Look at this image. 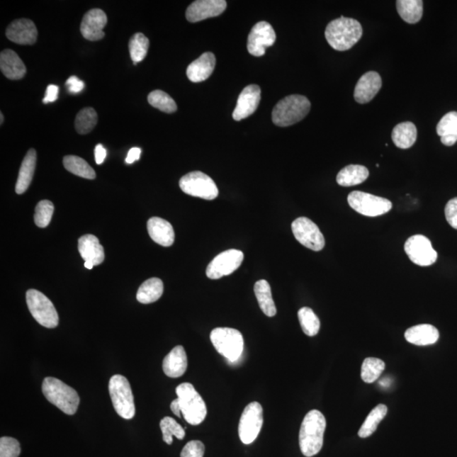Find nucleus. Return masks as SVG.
Wrapping results in <instances>:
<instances>
[{
    "instance_id": "f257e3e1",
    "label": "nucleus",
    "mask_w": 457,
    "mask_h": 457,
    "mask_svg": "<svg viewBox=\"0 0 457 457\" xmlns=\"http://www.w3.org/2000/svg\"><path fill=\"white\" fill-rule=\"evenodd\" d=\"M363 33L362 25L359 21L341 16L328 24L325 38L334 50L346 51L359 43Z\"/></svg>"
},
{
    "instance_id": "f03ea898",
    "label": "nucleus",
    "mask_w": 457,
    "mask_h": 457,
    "mask_svg": "<svg viewBox=\"0 0 457 457\" xmlns=\"http://www.w3.org/2000/svg\"><path fill=\"white\" fill-rule=\"evenodd\" d=\"M325 429L326 419L323 413L312 410L305 416L299 434V445L305 456H315L321 451Z\"/></svg>"
},
{
    "instance_id": "7ed1b4c3",
    "label": "nucleus",
    "mask_w": 457,
    "mask_h": 457,
    "mask_svg": "<svg viewBox=\"0 0 457 457\" xmlns=\"http://www.w3.org/2000/svg\"><path fill=\"white\" fill-rule=\"evenodd\" d=\"M311 103L303 95H290L274 106L272 113L273 124L281 128L293 125L303 120L310 111Z\"/></svg>"
},
{
    "instance_id": "20e7f679",
    "label": "nucleus",
    "mask_w": 457,
    "mask_h": 457,
    "mask_svg": "<svg viewBox=\"0 0 457 457\" xmlns=\"http://www.w3.org/2000/svg\"><path fill=\"white\" fill-rule=\"evenodd\" d=\"M43 393L49 402L67 415H74L80 404V397L71 386L58 378L47 377L43 383Z\"/></svg>"
},
{
    "instance_id": "39448f33",
    "label": "nucleus",
    "mask_w": 457,
    "mask_h": 457,
    "mask_svg": "<svg viewBox=\"0 0 457 457\" xmlns=\"http://www.w3.org/2000/svg\"><path fill=\"white\" fill-rule=\"evenodd\" d=\"M181 411L185 420L191 425L202 424L207 416L206 404L194 386L183 383L176 389Z\"/></svg>"
},
{
    "instance_id": "423d86ee",
    "label": "nucleus",
    "mask_w": 457,
    "mask_h": 457,
    "mask_svg": "<svg viewBox=\"0 0 457 457\" xmlns=\"http://www.w3.org/2000/svg\"><path fill=\"white\" fill-rule=\"evenodd\" d=\"M108 390L117 414L124 419H132L136 413V407H135L132 390L128 378L120 374H115L111 378Z\"/></svg>"
},
{
    "instance_id": "0eeeda50",
    "label": "nucleus",
    "mask_w": 457,
    "mask_h": 457,
    "mask_svg": "<svg viewBox=\"0 0 457 457\" xmlns=\"http://www.w3.org/2000/svg\"><path fill=\"white\" fill-rule=\"evenodd\" d=\"M210 339L216 351L230 363L241 358L244 339L239 330L232 328H216L212 330Z\"/></svg>"
},
{
    "instance_id": "6e6552de",
    "label": "nucleus",
    "mask_w": 457,
    "mask_h": 457,
    "mask_svg": "<svg viewBox=\"0 0 457 457\" xmlns=\"http://www.w3.org/2000/svg\"><path fill=\"white\" fill-rule=\"evenodd\" d=\"M28 307L35 320L43 327L54 329L59 325V315L53 303L45 294L37 290L27 291Z\"/></svg>"
},
{
    "instance_id": "1a4fd4ad",
    "label": "nucleus",
    "mask_w": 457,
    "mask_h": 457,
    "mask_svg": "<svg viewBox=\"0 0 457 457\" xmlns=\"http://www.w3.org/2000/svg\"><path fill=\"white\" fill-rule=\"evenodd\" d=\"M347 201L355 211L368 217L385 215L393 208V203L390 200L359 191H352L348 195Z\"/></svg>"
},
{
    "instance_id": "9d476101",
    "label": "nucleus",
    "mask_w": 457,
    "mask_h": 457,
    "mask_svg": "<svg viewBox=\"0 0 457 457\" xmlns=\"http://www.w3.org/2000/svg\"><path fill=\"white\" fill-rule=\"evenodd\" d=\"M181 189L187 195L205 200H213L219 195V190L210 176L201 171L186 174L180 180Z\"/></svg>"
},
{
    "instance_id": "9b49d317",
    "label": "nucleus",
    "mask_w": 457,
    "mask_h": 457,
    "mask_svg": "<svg viewBox=\"0 0 457 457\" xmlns=\"http://www.w3.org/2000/svg\"><path fill=\"white\" fill-rule=\"evenodd\" d=\"M264 424L263 407L259 402L248 404L242 412L239 424V437L245 445H249L259 436Z\"/></svg>"
},
{
    "instance_id": "f8f14e48",
    "label": "nucleus",
    "mask_w": 457,
    "mask_h": 457,
    "mask_svg": "<svg viewBox=\"0 0 457 457\" xmlns=\"http://www.w3.org/2000/svg\"><path fill=\"white\" fill-rule=\"evenodd\" d=\"M294 237L304 247L312 251L319 252L325 245L324 235L311 220L300 217L291 224Z\"/></svg>"
},
{
    "instance_id": "ddd939ff",
    "label": "nucleus",
    "mask_w": 457,
    "mask_h": 457,
    "mask_svg": "<svg viewBox=\"0 0 457 457\" xmlns=\"http://www.w3.org/2000/svg\"><path fill=\"white\" fill-rule=\"evenodd\" d=\"M405 252L412 263L422 267L430 266L436 262L438 254L429 238L415 235L405 243Z\"/></svg>"
},
{
    "instance_id": "4468645a",
    "label": "nucleus",
    "mask_w": 457,
    "mask_h": 457,
    "mask_svg": "<svg viewBox=\"0 0 457 457\" xmlns=\"http://www.w3.org/2000/svg\"><path fill=\"white\" fill-rule=\"evenodd\" d=\"M244 259L243 252L240 250L230 249L221 252L212 260L207 268V276L211 280H218L230 276L241 266Z\"/></svg>"
},
{
    "instance_id": "2eb2a0df",
    "label": "nucleus",
    "mask_w": 457,
    "mask_h": 457,
    "mask_svg": "<svg viewBox=\"0 0 457 457\" xmlns=\"http://www.w3.org/2000/svg\"><path fill=\"white\" fill-rule=\"evenodd\" d=\"M276 41V34L271 24L260 21L252 28L247 39V50L255 57L265 55L266 47H271Z\"/></svg>"
},
{
    "instance_id": "dca6fc26",
    "label": "nucleus",
    "mask_w": 457,
    "mask_h": 457,
    "mask_svg": "<svg viewBox=\"0 0 457 457\" xmlns=\"http://www.w3.org/2000/svg\"><path fill=\"white\" fill-rule=\"evenodd\" d=\"M227 3L225 0H198L187 8L186 16L190 23H198L211 17L220 16L225 11Z\"/></svg>"
},
{
    "instance_id": "f3484780",
    "label": "nucleus",
    "mask_w": 457,
    "mask_h": 457,
    "mask_svg": "<svg viewBox=\"0 0 457 457\" xmlns=\"http://www.w3.org/2000/svg\"><path fill=\"white\" fill-rule=\"evenodd\" d=\"M261 100V89L258 85L246 86L239 95L237 107L233 112V119L240 121L247 118L256 111Z\"/></svg>"
},
{
    "instance_id": "a211bd4d",
    "label": "nucleus",
    "mask_w": 457,
    "mask_h": 457,
    "mask_svg": "<svg viewBox=\"0 0 457 457\" xmlns=\"http://www.w3.org/2000/svg\"><path fill=\"white\" fill-rule=\"evenodd\" d=\"M106 12L100 9H94L86 13L81 24L82 36L89 41H98L104 37L103 28L107 25Z\"/></svg>"
},
{
    "instance_id": "6ab92c4d",
    "label": "nucleus",
    "mask_w": 457,
    "mask_h": 457,
    "mask_svg": "<svg viewBox=\"0 0 457 457\" xmlns=\"http://www.w3.org/2000/svg\"><path fill=\"white\" fill-rule=\"evenodd\" d=\"M6 37L17 45H33L37 41L38 30L33 21L19 19L9 26Z\"/></svg>"
},
{
    "instance_id": "aec40b11",
    "label": "nucleus",
    "mask_w": 457,
    "mask_h": 457,
    "mask_svg": "<svg viewBox=\"0 0 457 457\" xmlns=\"http://www.w3.org/2000/svg\"><path fill=\"white\" fill-rule=\"evenodd\" d=\"M382 79L376 72H368L361 77L354 91V98L361 104L372 101L381 89Z\"/></svg>"
},
{
    "instance_id": "412c9836",
    "label": "nucleus",
    "mask_w": 457,
    "mask_h": 457,
    "mask_svg": "<svg viewBox=\"0 0 457 457\" xmlns=\"http://www.w3.org/2000/svg\"><path fill=\"white\" fill-rule=\"evenodd\" d=\"M215 55L206 52L189 64L186 69V76L191 81L196 84L205 81L215 71Z\"/></svg>"
},
{
    "instance_id": "4be33fe9",
    "label": "nucleus",
    "mask_w": 457,
    "mask_h": 457,
    "mask_svg": "<svg viewBox=\"0 0 457 457\" xmlns=\"http://www.w3.org/2000/svg\"><path fill=\"white\" fill-rule=\"evenodd\" d=\"M147 232L152 240L163 247H171L175 242V232L169 222L159 217L147 221Z\"/></svg>"
},
{
    "instance_id": "5701e85b",
    "label": "nucleus",
    "mask_w": 457,
    "mask_h": 457,
    "mask_svg": "<svg viewBox=\"0 0 457 457\" xmlns=\"http://www.w3.org/2000/svg\"><path fill=\"white\" fill-rule=\"evenodd\" d=\"M78 250L85 262H90L97 266L103 262V247L94 235H84L78 240Z\"/></svg>"
},
{
    "instance_id": "b1692460",
    "label": "nucleus",
    "mask_w": 457,
    "mask_h": 457,
    "mask_svg": "<svg viewBox=\"0 0 457 457\" xmlns=\"http://www.w3.org/2000/svg\"><path fill=\"white\" fill-rule=\"evenodd\" d=\"M0 69L10 80H20L27 73V68L15 51L6 50L0 54Z\"/></svg>"
},
{
    "instance_id": "393cba45",
    "label": "nucleus",
    "mask_w": 457,
    "mask_h": 457,
    "mask_svg": "<svg viewBox=\"0 0 457 457\" xmlns=\"http://www.w3.org/2000/svg\"><path fill=\"white\" fill-rule=\"evenodd\" d=\"M187 364L188 363L184 347L177 346L165 356L163 361L164 373L169 378H180L186 371Z\"/></svg>"
},
{
    "instance_id": "a878e982",
    "label": "nucleus",
    "mask_w": 457,
    "mask_h": 457,
    "mask_svg": "<svg viewBox=\"0 0 457 457\" xmlns=\"http://www.w3.org/2000/svg\"><path fill=\"white\" fill-rule=\"evenodd\" d=\"M405 338L416 346H429L436 343L439 338L438 329L431 325H419L408 329Z\"/></svg>"
},
{
    "instance_id": "bb28decb",
    "label": "nucleus",
    "mask_w": 457,
    "mask_h": 457,
    "mask_svg": "<svg viewBox=\"0 0 457 457\" xmlns=\"http://www.w3.org/2000/svg\"><path fill=\"white\" fill-rule=\"evenodd\" d=\"M37 164V152L30 149L21 163L18 178L16 185V193L23 194L28 189L33 181Z\"/></svg>"
},
{
    "instance_id": "cd10ccee",
    "label": "nucleus",
    "mask_w": 457,
    "mask_h": 457,
    "mask_svg": "<svg viewBox=\"0 0 457 457\" xmlns=\"http://www.w3.org/2000/svg\"><path fill=\"white\" fill-rule=\"evenodd\" d=\"M395 145L399 149H407L414 145L417 137V130L412 122H402L395 126L391 134Z\"/></svg>"
},
{
    "instance_id": "c85d7f7f",
    "label": "nucleus",
    "mask_w": 457,
    "mask_h": 457,
    "mask_svg": "<svg viewBox=\"0 0 457 457\" xmlns=\"http://www.w3.org/2000/svg\"><path fill=\"white\" fill-rule=\"evenodd\" d=\"M369 171L363 165L350 164L338 173L337 181L342 186H354L368 179Z\"/></svg>"
},
{
    "instance_id": "c756f323",
    "label": "nucleus",
    "mask_w": 457,
    "mask_h": 457,
    "mask_svg": "<svg viewBox=\"0 0 457 457\" xmlns=\"http://www.w3.org/2000/svg\"><path fill=\"white\" fill-rule=\"evenodd\" d=\"M436 130L444 145L453 146L457 142V112L451 111L444 115Z\"/></svg>"
},
{
    "instance_id": "7c9ffc66",
    "label": "nucleus",
    "mask_w": 457,
    "mask_h": 457,
    "mask_svg": "<svg viewBox=\"0 0 457 457\" xmlns=\"http://www.w3.org/2000/svg\"><path fill=\"white\" fill-rule=\"evenodd\" d=\"M398 14L409 24L419 23L424 14V2L422 0H398L396 1Z\"/></svg>"
},
{
    "instance_id": "2f4dec72",
    "label": "nucleus",
    "mask_w": 457,
    "mask_h": 457,
    "mask_svg": "<svg viewBox=\"0 0 457 457\" xmlns=\"http://www.w3.org/2000/svg\"><path fill=\"white\" fill-rule=\"evenodd\" d=\"M163 293V281L159 278H151L139 287L137 299L142 304H149L158 301Z\"/></svg>"
},
{
    "instance_id": "473e14b6",
    "label": "nucleus",
    "mask_w": 457,
    "mask_h": 457,
    "mask_svg": "<svg viewBox=\"0 0 457 457\" xmlns=\"http://www.w3.org/2000/svg\"><path fill=\"white\" fill-rule=\"evenodd\" d=\"M254 293L261 310L268 317L276 315L277 310L276 304H274L271 285L265 280H261L256 282L254 286Z\"/></svg>"
},
{
    "instance_id": "72a5a7b5",
    "label": "nucleus",
    "mask_w": 457,
    "mask_h": 457,
    "mask_svg": "<svg viewBox=\"0 0 457 457\" xmlns=\"http://www.w3.org/2000/svg\"><path fill=\"white\" fill-rule=\"evenodd\" d=\"M63 164L68 171L85 179L94 180L96 177L94 169L84 159L78 156L68 155L63 159Z\"/></svg>"
},
{
    "instance_id": "f704fd0d",
    "label": "nucleus",
    "mask_w": 457,
    "mask_h": 457,
    "mask_svg": "<svg viewBox=\"0 0 457 457\" xmlns=\"http://www.w3.org/2000/svg\"><path fill=\"white\" fill-rule=\"evenodd\" d=\"M388 412V408L384 404L378 405L370 412L367 419L359 431L360 438H368L376 432L378 424L385 419Z\"/></svg>"
},
{
    "instance_id": "c9c22d12",
    "label": "nucleus",
    "mask_w": 457,
    "mask_h": 457,
    "mask_svg": "<svg viewBox=\"0 0 457 457\" xmlns=\"http://www.w3.org/2000/svg\"><path fill=\"white\" fill-rule=\"evenodd\" d=\"M149 47V40L145 34L138 33L133 35L129 42V50L130 58H132L134 64L145 60Z\"/></svg>"
},
{
    "instance_id": "e433bc0d",
    "label": "nucleus",
    "mask_w": 457,
    "mask_h": 457,
    "mask_svg": "<svg viewBox=\"0 0 457 457\" xmlns=\"http://www.w3.org/2000/svg\"><path fill=\"white\" fill-rule=\"evenodd\" d=\"M385 369L384 361L376 358H368L363 361L361 377L367 384H372L380 377Z\"/></svg>"
},
{
    "instance_id": "4c0bfd02",
    "label": "nucleus",
    "mask_w": 457,
    "mask_h": 457,
    "mask_svg": "<svg viewBox=\"0 0 457 457\" xmlns=\"http://www.w3.org/2000/svg\"><path fill=\"white\" fill-rule=\"evenodd\" d=\"M298 320L303 332L308 337H315L320 332V321L310 308H303L298 311Z\"/></svg>"
},
{
    "instance_id": "58836bf2",
    "label": "nucleus",
    "mask_w": 457,
    "mask_h": 457,
    "mask_svg": "<svg viewBox=\"0 0 457 457\" xmlns=\"http://www.w3.org/2000/svg\"><path fill=\"white\" fill-rule=\"evenodd\" d=\"M147 101L152 107L158 108V110L164 113H168V114H171V113L177 111L175 100L164 91L155 90L151 91L149 97H147Z\"/></svg>"
},
{
    "instance_id": "ea45409f",
    "label": "nucleus",
    "mask_w": 457,
    "mask_h": 457,
    "mask_svg": "<svg viewBox=\"0 0 457 457\" xmlns=\"http://www.w3.org/2000/svg\"><path fill=\"white\" fill-rule=\"evenodd\" d=\"M98 123V115L93 108H85L78 113L75 126L77 132L81 135L88 134Z\"/></svg>"
},
{
    "instance_id": "a19ab883",
    "label": "nucleus",
    "mask_w": 457,
    "mask_h": 457,
    "mask_svg": "<svg viewBox=\"0 0 457 457\" xmlns=\"http://www.w3.org/2000/svg\"><path fill=\"white\" fill-rule=\"evenodd\" d=\"M160 429L163 433L164 441L168 445H171L173 442V436L178 439H183L185 437V429L177 423V422L172 419V417H165L160 422Z\"/></svg>"
},
{
    "instance_id": "79ce46f5",
    "label": "nucleus",
    "mask_w": 457,
    "mask_h": 457,
    "mask_svg": "<svg viewBox=\"0 0 457 457\" xmlns=\"http://www.w3.org/2000/svg\"><path fill=\"white\" fill-rule=\"evenodd\" d=\"M55 207L49 200H43L38 203L35 210L34 221L38 227L45 228L50 225L53 217Z\"/></svg>"
},
{
    "instance_id": "37998d69",
    "label": "nucleus",
    "mask_w": 457,
    "mask_h": 457,
    "mask_svg": "<svg viewBox=\"0 0 457 457\" xmlns=\"http://www.w3.org/2000/svg\"><path fill=\"white\" fill-rule=\"evenodd\" d=\"M21 454V445L16 439L2 437L0 439V457H18Z\"/></svg>"
},
{
    "instance_id": "c03bdc74",
    "label": "nucleus",
    "mask_w": 457,
    "mask_h": 457,
    "mask_svg": "<svg viewBox=\"0 0 457 457\" xmlns=\"http://www.w3.org/2000/svg\"><path fill=\"white\" fill-rule=\"evenodd\" d=\"M205 446L199 441H191L186 444L181 453V457H203Z\"/></svg>"
},
{
    "instance_id": "a18cd8bd",
    "label": "nucleus",
    "mask_w": 457,
    "mask_h": 457,
    "mask_svg": "<svg viewBox=\"0 0 457 457\" xmlns=\"http://www.w3.org/2000/svg\"><path fill=\"white\" fill-rule=\"evenodd\" d=\"M446 218L452 228L457 230V198L447 203L445 208Z\"/></svg>"
},
{
    "instance_id": "49530a36",
    "label": "nucleus",
    "mask_w": 457,
    "mask_h": 457,
    "mask_svg": "<svg viewBox=\"0 0 457 457\" xmlns=\"http://www.w3.org/2000/svg\"><path fill=\"white\" fill-rule=\"evenodd\" d=\"M69 93L78 94L85 88V84L79 78L72 76L65 82Z\"/></svg>"
},
{
    "instance_id": "de8ad7c7",
    "label": "nucleus",
    "mask_w": 457,
    "mask_h": 457,
    "mask_svg": "<svg viewBox=\"0 0 457 457\" xmlns=\"http://www.w3.org/2000/svg\"><path fill=\"white\" fill-rule=\"evenodd\" d=\"M59 96V86L56 85H49L47 86L46 90V95L45 98H43V103H53L57 100Z\"/></svg>"
},
{
    "instance_id": "09e8293b",
    "label": "nucleus",
    "mask_w": 457,
    "mask_h": 457,
    "mask_svg": "<svg viewBox=\"0 0 457 457\" xmlns=\"http://www.w3.org/2000/svg\"><path fill=\"white\" fill-rule=\"evenodd\" d=\"M95 160L96 164H102L107 156V151L102 145H98L95 147Z\"/></svg>"
},
{
    "instance_id": "8fccbe9b",
    "label": "nucleus",
    "mask_w": 457,
    "mask_h": 457,
    "mask_svg": "<svg viewBox=\"0 0 457 457\" xmlns=\"http://www.w3.org/2000/svg\"><path fill=\"white\" fill-rule=\"evenodd\" d=\"M141 154H142L141 149H139V147H132V149H130L128 157H126V159H125L126 164H133L135 161H137L139 159H140Z\"/></svg>"
},
{
    "instance_id": "3c124183",
    "label": "nucleus",
    "mask_w": 457,
    "mask_h": 457,
    "mask_svg": "<svg viewBox=\"0 0 457 457\" xmlns=\"http://www.w3.org/2000/svg\"><path fill=\"white\" fill-rule=\"evenodd\" d=\"M171 409L174 414L176 415L178 417H181V411L179 402H178V399L173 400L171 404Z\"/></svg>"
},
{
    "instance_id": "603ef678",
    "label": "nucleus",
    "mask_w": 457,
    "mask_h": 457,
    "mask_svg": "<svg viewBox=\"0 0 457 457\" xmlns=\"http://www.w3.org/2000/svg\"><path fill=\"white\" fill-rule=\"evenodd\" d=\"M84 266H85V268H86L88 269H93L94 267V265L93 264L90 263V262H85L84 263Z\"/></svg>"
},
{
    "instance_id": "864d4df0",
    "label": "nucleus",
    "mask_w": 457,
    "mask_h": 457,
    "mask_svg": "<svg viewBox=\"0 0 457 457\" xmlns=\"http://www.w3.org/2000/svg\"><path fill=\"white\" fill-rule=\"evenodd\" d=\"M3 122H4V115H3L2 113H0V123H1V125H2Z\"/></svg>"
}]
</instances>
